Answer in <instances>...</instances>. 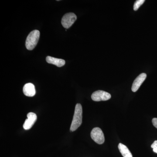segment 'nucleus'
Listing matches in <instances>:
<instances>
[{"label":"nucleus","instance_id":"f257e3e1","mask_svg":"<svg viewBox=\"0 0 157 157\" xmlns=\"http://www.w3.org/2000/svg\"><path fill=\"white\" fill-rule=\"evenodd\" d=\"M82 107L80 104H76L73 121L70 127V130L73 132L76 131L82 123Z\"/></svg>","mask_w":157,"mask_h":157},{"label":"nucleus","instance_id":"f03ea898","mask_svg":"<svg viewBox=\"0 0 157 157\" xmlns=\"http://www.w3.org/2000/svg\"><path fill=\"white\" fill-rule=\"evenodd\" d=\"M40 37V32L37 30L32 31L28 36L25 42V46L29 50H32L36 46Z\"/></svg>","mask_w":157,"mask_h":157},{"label":"nucleus","instance_id":"7ed1b4c3","mask_svg":"<svg viewBox=\"0 0 157 157\" xmlns=\"http://www.w3.org/2000/svg\"><path fill=\"white\" fill-rule=\"evenodd\" d=\"M77 19L76 14L73 13H68L65 14L62 18L61 23L65 29L70 28Z\"/></svg>","mask_w":157,"mask_h":157},{"label":"nucleus","instance_id":"20e7f679","mask_svg":"<svg viewBox=\"0 0 157 157\" xmlns=\"http://www.w3.org/2000/svg\"><path fill=\"white\" fill-rule=\"evenodd\" d=\"M91 137L95 142L98 144H102L105 141L104 133L99 128H95L91 132Z\"/></svg>","mask_w":157,"mask_h":157},{"label":"nucleus","instance_id":"39448f33","mask_svg":"<svg viewBox=\"0 0 157 157\" xmlns=\"http://www.w3.org/2000/svg\"><path fill=\"white\" fill-rule=\"evenodd\" d=\"M109 93L103 90H98L93 93L91 95L92 99L95 101H106L111 98Z\"/></svg>","mask_w":157,"mask_h":157},{"label":"nucleus","instance_id":"423d86ee","mask_svg":"<svg viewBox=\"0 0 157 157\" xmlns=\"http://www.w3.org/2000/svg\"><path fill=\"white\" fill-rule=\"evenodd\" d=\"M28 119L26 120L23 124L24 129L29 130L33 126L37 120V116L34 113H29L27 114Z\"/></svg>","mask_w":157,"mask_h":157},{"label":"nucleus","instance_id":"0eeeda50","mask_svg":"<svg viewBox=\"0 0 157 157\" xmlns=\"http://www.w3.org/2000/svg\"><path fill=\"white\" fill-rule=\"evenodd\" d=\"M146 73H142L140 74L137 78H135L133 82V84H132V91L135 92L139 89L140 86L146 79Z\"/></svg>","mask_w":157,"mask_h":157},{"label":"nucleus","instance_id":"6e6552de","mask_svg":"<svg viewBox=\"0 0 157 157\" xmlns=\"http://www.w3.org/2000/svg\"><path fill=\"white\" fill-rule=\"evenodd\" d=\"M23 91L25 96L30 97H33L36 93L35 86L32 83H28L25 85Z\"/></svg>","mask_w":157,"mask_h":157},{"label":"nucleus","instance_id":"1a4fd4ad","mask_svg":"<svg viewBox=\"0 0 157 157\" xmlns=\"http://www.w3.org/2000/svg\"><path fill=\"white\" fill-rule=\"evenodd\" d=\"M46 61L48 63L56 65L59 67L64 66L66 62L62 59L56 58L48 56L46 57Z\"/></svg>","mask_w":157,"mask_h":157},{"label":"nucleus","instance_id":"9d476101","mask_svg":"<svg viewBox=\"0 0 157 157\" xmlns=\"http://www.w3.org/2000/svg\"><path fill=\"white\" fill-rule=\"evenodd\" d=\"M118 149L124 157H133L132 153L126 145L122 143L118 144Z\"/></svg>","mask_w":157,"mask_h":157},{"label":"nucleus","instance_id":"9b49d317","mask_svg":"<svg viewBox=\"0 0 157 157\" xmlns=\"http://www.w3.org/2000/svg\"><path fill=\"white\" fill-rule=\"evenodd\" d=\"M145 2L144 0H137L135 2L134 6V10L135 11H137L140 8V6L143 5V3Z\"/></svg>","mask_w":157,"mask_h":157},{"label":"nucleus","instance_id":"f8f14e48","mask_svg":"<svg viewBox=\"0 0 157 157\" xmlns=\"http://www.w3.org/2000/svg\"><path fill=\"white\" fill-rule=\"evenodd\" d=\"M151 148H153V151L154 152L157 153V140H155L154 143L151 144Z\"/></svg>","mask_w":157,"mask_h":157},{"label":"nucleus","instance_id":"ddd939ff","mask_svg":"<svg viewBox=\"0 0 157 157\" xmlns=\"http://www.w3.org/2000/svg\"><path fill=\"white\" fill-rule=\"evenodd\" d=\"M152 122L154 126L157 129V118H154L152 120Z\"/></svg>","mask_w":157,"mask_h":157}]
</instances>
